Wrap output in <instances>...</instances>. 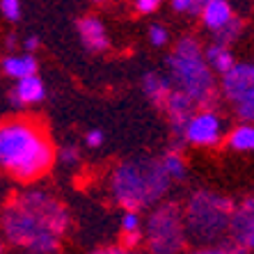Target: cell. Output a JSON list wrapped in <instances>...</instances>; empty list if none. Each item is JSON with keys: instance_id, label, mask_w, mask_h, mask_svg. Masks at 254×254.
<instances>
[{"instance_id": "6da1fadb", "label": "cell", "mask_w": 254, "mask_h": 254, "mask_svg": "<svg viewBox=\"0 0 254 254\" xmlns=\"http://www.w3.org/2000/svg\"><path fill=\"white\" fill-rule=\"evenodd\" d=\"M69 227V211L44 190H25L5 208L2 231L35 254H53Z\"/></svg>"}, {"instance_id": "7a4b0ae2", "label": "cell", "mask_w": 254, "mask_h": 254, "mask_svg": "<svg viewBox=\"0 0 254 254\" xmlns=\"http://www.w3.org/2000/svg\"><path fill=\"white\" fill-rule=\"evenodd\" d=\"M55 160L46 128L30 117L0 122V167L18 181L42 179Z\"/></svg>"}, {"instance_id": "3957f363", "label": "cell", "mask_w": 254, "mask_h": 254, "mask_svg": "<svg viewBox=\"0 0 254 254\" xmlns=\"http://www.w3.org/2000/svg\"><path fill=\"white\" fill-rule=\"evenodd\" d=\"M170 174L163 160L156 158H130L119 163L110 174V192L115 201L124 208H144L158 204L170 188Z\"/></svg>"}, {"instance_id": "277c9868", "label": "cell", "mask_w": 254, "mask_h": 254, "mask_svg": "<svg viewBox=\"0 0 254 254\" xmlns=\"http://www.w3.org/2000/svg\"><path fill=\"white\" fill-rule=\"evenodd\" d=\"M167 76L174 89L186 92L199 108H213L218 94L215 71L208 66L204 48L195 37H184L177 42L167 58Z\"/></svg>"}, {"instance_id": "5b68a950", "label": "cell", "mask_w": 254, "mask_h": 254, "mask_svg": "<svg viewBox=\"0 0 254 254\" xmlns=\"http://www.w3.org/2000/svg\"><path fill=\"white\" fill-rule=\"evenodd\" d=\"M234 208L236 206L227 197L215 195L211 190H197L184 208L186 236L197 243L220 241L229 234Z\"/></svg>"}, {"instance_id": "8992f818", "label": "cell", "mask_w": 254, "mask_h": 254, "mask_svg": "<svg viewBox=\"0 0 254 254\" xmlns=\"http://www.w3.org/2000/svg\"><path fill=\"white\" fill-rule=\"evenodd\" d=\"M144 238H147L151 254H179L186 243V222L184 211L174 204L165 201L151 211L144 225Z\"/></svg>"}, {"instance_id": "52a82bcc", "label": "cell", "mask_w": 254, "mask_h": 254, "mask_svg": "<svg viewBox=\"0 0 254 254\" xmlns=\"http://www.w3.org/2000/svg\"><path fill=\"white\" fill-rule=\"evenodd\" d=\"M222 130H225V122L218 115V110L199 108L186 124L184 140L195 147H215L222 140Z\"/></svg>"}, {"instance_id": "ba28073f", "label": "cell", "mask_w": 254, "mask_h": 254, "mask_svg": "<svg viewBox=\"0 0 254 254\" xmlns=\"http://www.w3.org/2000/svg\"><path fill=\"white\" fill-rule=\"evenodd\" d=\"M231 241L245 250H254V195L243 199L234 208V218L229 227Z\"/></svg>"}, {"instance_id": "9c48e42d", "label": "cell", "mask_w": 254, "mask_h": 254, "mask_svg": "<svg viewBox=\"0 0 254 254\" xmlns=\"http://www.w3.org/2000/svg\"><path fill=\"white\" fill-rule=\"evenodd\" d=\"M197 101L190 99L186 92H179L174 89L170 94V99L165 101V113L170 117V126H172V133L177 137L184 140V130H186V124L190 122V117L197 113Z\"/></svg>"}, {"instance_id": "30bf717a", "label": "cell", "mask_w": 254, "mask_h": 254, "mask_svg": "<svg viewBox=\"0 0 254 254\" xmlns=\"http://www.w3.org/2000/svg\"><path fill=\"white\" fill-rule=\"evenodd\" d=\"M78 35H80V39H83L85 48H89V51H94V53H99V51H106L108 48V32H106V25L101 23L96 16H83L80 21H78Z\"/></svg>"}, {"instance_id": "8fae6325", "label": "cell", "mask_w": 254, "mask_h": 254, "mask_svg": "<svg viewBox=\"0 0 254 254\" xmlns=\"http://www.w3.org/2000/svg\"><path fill=\"white\" fill-rule=\"evenodd\" d=\"M199 16L204 28L215 32V30H220L222 25H227L234 18V9H231V5L227 0H206Z\"/></svg>"}, {"instance_id": "7c38bea8", "label": "cell", "mask_w": 254, "mask_h": 254, "mask_svg": "<svg viewBox=\"0 0 254 254\" xmlns=\"http://www.w3.org/2000/svg\"><path fill=\"white\" fill-rule=\"evenodd\" d=\"M2 71L5 76H9L12 80H21L28 76H37V58L32 53H9L7 58H2Z\"/></svg>"}, {"instance_id": "4fadbf2b", "label": "cell", "mask_w": 254, "mask_h": 254, "mask_svg": "<svg viewBox=\"0 0 254 254\" xmlns=\"http://www.w3.org/2000/svg\"><path fill=\"white\" fill-rule=\"evenodd\" d=\"M142 89L149 96V101L158 108H165V101L170 99V94L174 92L170 76H160L156 71H149L147 76L142 78Z\"/></svg>"}, {"instance_id": "5bb4252c", "label": "cell", "mask_w": 254, "mask_h": 254, "mask_svg": "<svg viewBox=\"0 0 254 254\" xmlns=\"http://www.w3.org/2000/svg\"><path fill=\"white\" fill-rule=\"evenodd\" d=\"M46 96V89L39 76H28L16 80V87L12 92V101L16 106H32V103H39V101Z\"/></svg>"}, {"instance_id": "9a60e30c", "label": "cell", "mask_w": 254, "mask_h": 254, "mask_svg": "<svg viewBox=\"0 0 254 254\" xmlns=\"http://www.w3.org/2000/svg\"><path fill=\"white\" fill-rule=\"evenodd\" d=\"M204 55H206L208 66H211L218 76H225V73H229V71L236 66L234 53H231L229 46H225V44H215V42H213L211 46L204 51Z\"/></svg>"}, {"instance_id": "2e32d148", "label": "cell", "mask_w": 254, "mask_h": 254, "mask_svg": "<svg viewBox=\"0 0 254 254\" xmlns=\"http://www.w3.org/2000/svg\"><path fill=\"white\" fill-rule=\"evenodd\" d=\"M227 147L231 151H254V124L243 122L236 126L227 137Z\"/></svg>"}, {"instance_id": "e0dca14e", "label": "cell", "mask_w": 254, "mask_h": 254, "mask_svg": "<svg viewBox=\"0 0 254 254\" xmlns=\"http://www.w3.org/2000/svg\"><path fill=\"white\" fill-rule=\"evenodd\" d=\"M231 106H234V110H236L238 119L254 124V83L250 85V87L245 89V92H243V94L238 96Z\"/></svg>"}, {"instance_id": "ac0fdd59", "label": "cell", "mask_w": 254, "mask_h": 254, "mask_svg": "<svg viewBox=\"0 0 254 254\" xmlns=\"http://www.w3.org/2000/svg\"><path fill=\"white\" fill-rule=\"evenodd\" d=\"M241 32H243V21L234 16L229 23L222 25V28L215 30V32H211V35H213V42H215V44H225V46H231V44H234L238 37H241Z\"/></svg>"}, {"instance_id": "d6986e66", "label": "cell", "mask_w": 254, "mask_h": 254, "mask_svg": "<svg viewBox=\"0 0 254 254\" xmlns=\"http://www.w3.org/2000/svg\"><path fill=\"white\" fill-rule=\"evenodd\" d=\"M160 160H163V167H165V172L170 174V179L181 181V179L186 177V160L179 151H167Z\"/></svg>"}, {"instance_id": "ffe728a7", "label": "cell", "mask_w": 254, "mask_h": 254, "mask_svg": "<svg viewBox=\"0 0 254 254\" xmlns=\"http://www.w3.org/2000/svg\"><path fill=\"white\" fill-rule=\"evenodd\" d=\"M142 220L137 215L135 208H126L124 215H122V231L124 234H135V231H142Z\"/></svg>"}, {"instance_id": "44dd1931", "label": "cell", "mask_w": 254, "mask_h": 254, "mask_svg": "<svg viewBox=\"0 0 254 254\" xmlns=\"http://www.w3.org/2000/svg\"><path fill=\"white\" fill-rule=\"evenodd\" d=\"M170 2H172V7H174L177 12L197 16V14H201V7H204L206 0H170Z\"/></svg>"}, {"instance_id": "7402d4cb", "label": "cell", "mask_w": 254, "mask_h": 254, "mask_svg": "<svg viewBox=\"0 0 254 254\" xmlns=\"http://www.w3.org/2000/svg\"><path fill=\"white\" fill-rule=\"evenodd\" d=\"M0 12L7 21L16 23L21 18V0H0Z\"/></svg>"}, {"instance_id": "603a6c76", "label": "cell", "mask_w": 254, "mask_h": 254, "mask_svg": "<svg viewBox=\"0 0 254 254\" xmlns=\"http://www.w3.org/2000/svg\"><path fill=\"white\" fill-rule=\"evenodd\" d=\"M170 35H167V30L163 25H151L149 28V42L154 44V46H165Z\"/></svg>"}, {"instance_id": "cb8c5ba5", "label": "cell", "mask_w": 254, "mask_h": 254, "mask_svg": "<svg viewBox=\"0 0 254 254\" xmlns=\"http://www.w3.org/2000/svg\"><path fill=\"white\" fill-rule=\"evenodd\" d=\"M60 160L64 163V165H78V160H80V154H78L76 147H64L60 151Z\"/></svg>"}, {"instance_id": "d4e9b609", "label": "cell", "mask_w": 254, "mask_h": 254, "mask_svg": "<svg viewBox=\"0 0 254 254\" xmlns=\"http://www.w3.org/2000/svg\"><path fill=\"white\" fill-rule=\"evenodd\" d=\"M103 140H106V135H103V130H87V135H85V144H87L89 149H99L101 144H103Z\"/></svg>"}, {"instance_id": "484cf974", "label": "cell", "mask_w": 254, "mask_h": 254, "mask_svg": "<svg viewBox=\"0 0 254 254\" xmlns=\"http://www.w3.org/2000/svg\"><path fill=\"white\" fill-rule=\"evenodd\" d=\"M163 0H135V9L140 14H154Z\"/></svg>"}, {"instance_id": "4316f807", "label": "cell", "mask_w": 254, "mask_h": 254, "mask_svg": "<svg viewBox=\"0 0 254 254\" xmlns=\"http://www.w3.org/2000/svg\"><path fill=\"white\" fill-rule=\"evenodd\" d=\"M188 254H229V248H197Z\"/></svg>"}, {"instance_id": "83f0119b", "label": "cell", "mask_w": 254, "mask_h": 254, "mask_svg": "<svg viewBox=\"0 0 254 254\" xmlns=\"http://www.w3.org/2000/svg\"><path fill=\"white\" fill-rule=\"evenodd\" d=\"M37 46H39V39H37V37H28V39L23 42V48L28 51V53H32Z\"/></svg>"}, {"instance_id": "f1b7e54d", "label": "cell", "mask_w": 254, "mask_h": 254, "mask_svg": "<svg viewBox=\"0 0 254 254\" xmlns=\"http://www.w3.org/2000/svg\"><path fill=\"white\" fill-rule=\"evenodd\" d=\"M126 250H122V248H106V250H96L94 254H124Z\"/></svg>"}, {"instance_id": "f546056e", "label": "cell", "mask_w": 254, "mask_h": 254, "mask_svg": "<svg viewBox=\"0 0 254 254\" xmlns=\"http://www.w3.org/2000/svg\"><path fill=\"white\" fill-rule=\"evenodd\" d=\"M124 254H140V252H133V250H128V252H124Z\"/></svg>"}, {"instance_id": "4dcf8cb0", "label": "cell", "mask_w": 254, "mask_h": 254, "mask_svg": "<svg viewBox=\"0 0 254 254\" xmlns=\"http://www.w3.org/2000/svg\"><path fill=\"white\" fill-rule=\"evenodd\" d=\"M92 2H106V0H92Z\"/></svg>"}, {"instance_id": "1f68e13d", "label": "cell", "mask_w": 254, "mask_h": 254, "mask_svg": "<svg viewBox=\"0 0 254 254\" xmlns=\"http://www.w3.org/2000/svg\"><path fill=\"white\" fill-rule=\"evenodd\" d=\"M0 254H2V241H0Z\"/></svg>"}]
</instances>
